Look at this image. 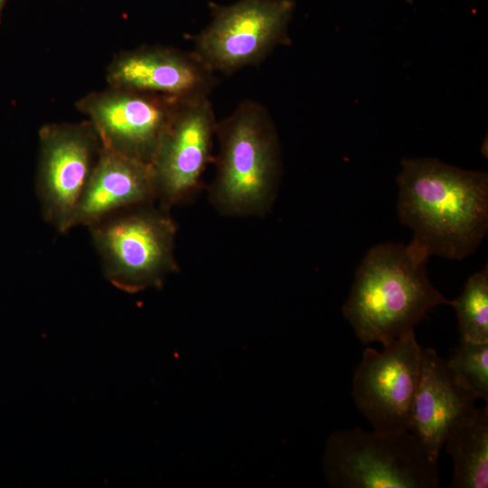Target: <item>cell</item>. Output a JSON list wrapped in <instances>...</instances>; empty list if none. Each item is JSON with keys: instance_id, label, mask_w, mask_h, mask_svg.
<instances>
[{"instance_id": "6da1fadb", "label": "cell", "mask_w": 488, "mask_h": 488, "mask_svg": "<svg viewBox=\"0 0 488 488\" xmlns=\"http://www.w3.org/2000/svg\"><path fill=\"white\" fill-rule=\"evenodd\" d=\"M397 183L398 214L413 231L412 250L427 260H461L476 250L488 230L487 173L430 157L404 159Z\"/></svg>"}, {"instance_id": "7a4b0ae2", "label": "cell", "mask_w": 488, "mask_h": 488, "mask_svg": "<svg viewBox=\"0 0 488 488\" xmlns=\"http://www.w3.org/2000/svg\"><path fill=\"white\" fill-rule=\"evenodd\" d=\"M426 263L401 243L379 244L367 252L343 306L361 343L386 345L413 332L429 310L450 305L431 284Z\"/></svg>"}, {"instance_id": "3957f363", "label": "cell", "mask_w": 488, "mask_h": 488, "mask_svg": "<svg viewBox=\"0 0 488 488\" xmlns=\"http://www.w3.org/2000/svg\"><path fill=\"white\" fill-rule=\"evenodd\" d=\"M219 151L209 198L222 215L263 216L275 200L281 154L277 132L266 107L247 99L217 121Z\"/></svg>"}, {"instance_id": "277c9868", "label": "cell", "mask_w": 488, "mask_h": 488, "mask_svg": "<svg viewBox=\"0 0 488 488\" xmlns=\"http://www.w3.org/2000/svg\"><path fill=\"white\" fill-rule=\"evenodd\" d=\"M106 278L117 288L136 293L160 287L178 270L176 225L169 211L154 203L128 208L88 226Z\"/></svg>"}, {"instance_id": "5b68a950", "label": "cell", "mask_w": 488, "mask_h": 488, "mask_svg": "<svg viewBox=\"0 0 488 488\" xmlns=\"http://www.w3.org/2000/svg\"><path fill=\"white\" fill-rule=\"evenodd\" d=\"M324 470L336 488H437V462L409 432L341 429L327 439Z\"/></svg>"}, {"instance_id": "8992f818", "label": "cell", "mask_w": 488, "mask_h": 488, "mask_svg": "<svg viewBox=\"0 0 488 488\" xmlns=\"http://www.w3.org/2000/svg\"><path fill=\"white\" fill-rule=\"evenodd\" d=\"M294 0H239L210 4L211 19L194 36L193 52L215 73L258 66L278 46L290 42Z\"/></svg>"}, {"instance_id": "52a82bcc", "label": "cell", "mask_w": 488, "mask_h": 488, "mask_svg": "<svg viewBox=\"0 0 488 488\" xmlns=\"http://www.w3.org/2000/svg\"><path fill=\"white\" fill-rule=\"evenodd\" d=\"M421 355L414 331L383 345L382 352L364 350L353 374L352 396L373 430L408 431Z\"/></svg>"}, {"instance_id": "ba28073f", "label": "cell", "mask_w": 488, "mask_h": 488, "mask_svg": "<svg viewBox=\"0 0 488 488\" xmlns=\"http://www.w3.org/2000/svg\"><path fill=\"white\" fill-rule=\"evenodd\" d=\"M216 118L209 97L180 101L151 163L158 205L166 210L192 198L212 160Z\"/></svg>"}, {"instance_id": "9c48e42d", "label": "cell", "mask_w": 488, "mask_h": 488, "mask_svg": "<svg viewBox=\"0 0 488 488\" xmlns=\"http://www.w3.org/2000/svg\"><path fill=\"white\" fill-rule=\"evenodd\" d=\"M100 147L91 125H53L40 132L36 192L42 217L59 232L72 229L79 201Z\"/></svg>"}, {"instance_id": "30bf717a", "label": "cell", "mask_w": 488, "mask_h": 488, "mask_svg": "<svg viewBox=\"0 0 488 488\" xmlns=\"http://www.w3.org/2000/svg\"><path fill=\"white\" fill-rule=\"evenodd\" d=\"M179 102L115 89L86 98L80 107L90 117L102 147L151 164Z\"/></svg>"}, {"instance_id": "8fae6325", "label": "cell", "mask_w": 488, "mask_h": 488, "mask_svg": "<svg viewBox=\"0 0 488 488\" xmlns=\"http://www.w3.org/2000/svg\"><path fill=\"white\" fill-rule=\"evenodd\" d=\"M215 74L193 51L145 47L118 57L108 80L115 89L183 101L209 97L217 84Z\"/></svg>"}, {"instance_id": "7c38bea8", "label": "cell", "mask_w": 488, "mask_h": 488, "mask_svg": "<svg viewBox=\"0 0 488 488\" xmlns=\"http://www.w3.org/2000/svg\"><path fill=\"white\" fill-rule=\"evenodd\" d=\"M155 202L151 164L101 146L79 201L72 228L88 227L115 212Z\"/></svg>"}, {"instance_id": "4fadbf2b", "label": "cell", "mask_w": 488, "mask_h": 488, "mask_svg": "<svg viewBox=\"0 0 488 488\" xmlns=\"http://www.w3.org/2000/svg\"><path fill=\"white\" fill-rule=\"evenodd\" d=\"M475 401L454 382L446 360L436 350L422 349L408 431L432 460L438 461L450 427L474 408Z\"/></svg>"}, {"instance_id": "5bb4252c", "label": "cell", "mask_w": 488, "mask_h": 488, "mask_svg": "<svg viewBox=\"0 0 488 488\" xmlns=\"http://www.w3.org/2000/svg\"><path fill=\"white\" fill-rule=\"evenodd\" d=\"M444 446L453 462L452 488L488 487V406H476L450 427Z\"/></svg>"}, {"instance_id": "9a60e30c", "label": "cell", "mask_w": 488, "mask_h": 488, "mask_svg": "<svg viewBox=\"0 0 488 488\" xmlns=\"http://www.w3.org/2000/svg\"><path fill=\"white\" fill-rule=\"evenodd\" d=\"M456 313L461 339L488 343V267L472 275L462 294L451 304Z\"/></svg>"}, {"instance_id": "2e32d148", "label": "cell", "mask_w": 488, "mask_h": 488, "mask_svg": "<svg viewBox=\"0 0 488 488\" xmlns=\"http://www.w3.org/2000/svg\"><path fill=\"white\" fill-rule=\"evenodd\" d=\"M454 382L475 400H488V343L460 339L455 353L446 360Z\"/></svg>"}, {"instance_id": "e0dca14e", "label": "cell", "mask_w": 488, "mask_h": 488, "mask_svg": "<svg viewBox=\"0 0 488 488\" xmlns=\"http://www.w3.org/2000/svg\"><path fill=\"white\" fill-rule=\"evenodd\" d=\"M6 2H7V0H0V22H1L2 11H3Z\"/></svg>"}]
</instances>
